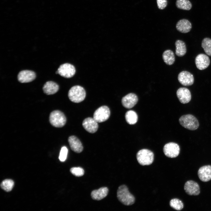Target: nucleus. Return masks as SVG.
<instances>
[{
  "label": "nucleus",
  "instance_id": "obj_8",
  "mask_svg": "<svg viewBox=\"0 0 211 211\" xmlns=\"http://www.w3.org/2000/svg\"><path fill=\"white\" fill-rule=\"evenodd\" d=\"M163 151L165 155L171 158H174L179 155L180 148L178 145L174 142H169L166 144L163 148Z\"/></svg>",
  "mask_w": 211,
  "mask_h": 211
},
{
  "label": "nucleus",
  "instance_id": "obj_15",
  "mask_svg": "<svg viewBox=\"0 0 211 211\" xmlns=\"http://www.w3.org/2000/svg\"><path fill=\"white\" fill-rule=\"evenodd\" d=\"M82 125L85 129L91 133H94L98 128V122L93 118L89 117L85 119L82 122Z\"/></svg>",
  "mask_w": 211,
  "mask_h": 211
},
{
  "label": "nucleus",
  "instance_id": "obj_1",
  "mask_svg": "<svg viewBox=\"0 0 211 211\" xmlns=\"http://www.w3.org/2000/svg\"><path fill=\"white\" fill-rule=\"evenodd\" d=\"M117 197L120 202L126 205H131L135 202L134 196L130 193L125 185L119 187L117 191Z\"/></svg>",
  "mask_w": 211,
  "mask_h": 211
},
{
  "label": "nucleus",
  "instance_id": "obj_20",
  "mask_svg": "<svg viewBox=\"0 0 211 211\" xmlns=\"http://www.w3.org/2000/svg\"><path fill=\"white\" fill-rule=\"evenodd\" d=\"M108 192V190L107 187H102L98 190L93 191L91 193V196L93 200H99L106 197Z\"/></svg>",
  "mask_w": 211,
  "mask_h": 211
},
{
  "label": "nucleus",
  "instance_id": "obj_25",
  "mask_svg": "<svg viewBox=\"0 0 211 211\" xmlns=\"http://www.w3.org/2000/svg\"><path fill=\"white\" fill-rule=\"evenodd\" d=\"M201 45L205 53L211 56V39L208 38H204L202 40Z\"/></svg>",
  "mask_w": 211,
  "mask_h": 211
},
{
  "label": "nucleus",
  "instance_id": "obj_28",
  "mask_svg": "<svg viewBox=\"0 0 211 211\" xmlns=\"http://www.w3.org/2000/svg\"><path fill=\"white\" fill-rule=\"evenodd\" d=\"M70 172L74 175L80 177L83 176L84 174V169L81 167H73L70 169Z\"/></svg>",
  "mask_w": 211,
  "mask_h": 211
},
{
  "label": "nucleus",
  "instance_id": "obj_16",
  "mask_svg": "<svg viewBox=\"0 0 211 211\" xmlns=\"http://www.w3.org/2000/svg\"><path fill=\"white\" fill-rule=\"evenodd\" d=\"M195 62L197 67L200 70L204 69L208 67L210 62L209 57L203 54L198 55L195 58Z\"/></svg>",
  "mask_w": 211,
  "mask_h": 211
},
{
  "label": "nucleus",
  "instance_id": "obj_26",
  "mask_svg": "<svg viewBox=\"0 0 211 211\" xmlns=\"http://www.w3.org/2000/svg\"><path fill=\"white\" fill-rule=\"evenodd\" d=\"M170 206L177 210H181L183 208V203L181 200L177 198L171 199L169 203Z\"/></svg>",
  "mask_w": 211,
  "mask_h": 211
},
{
  "label": "nucleus",
  "instance_id": "obj_22",
  "mask_svg": "<svg viewBox=\"0 0 211 211\" xmlns=\"http://www.w3.org/2000/svg\"><path fill=\"white\" fill-rule=\"evenodd\" d=\"M162 58L164 62L168 65L172 64L175 60L174 53L170 50H166L162 54Z\"/></svg>",
  "mask_w": 211,
  "mask_h": 211
},
{
  "label": "nucleus",
  "instance_id": "obj_11",
  "mask_svg": "<svg viewBox=\"0 0 211 211\" xmlns=\"http://www.w3.org/2000/svg\"><path fill=\"white\" fill-rule=\"evenodd\" d=\"M138 98L135 93H128L123 97L122 99L123 106L127 108H131L133 107L137 103Z\"/></svg>",
  "mask_w": 211,
  "mask_h": 211
},
{
  "label": "nucleus",
  "instance_id": "obj_4",
  "mask_svg": "<svg viewBox=\"0 0 211 211\" xmlns=\"http://www.w3.org/2000/svg\"><path fill=\"white\" fill-rule=\"evenodd\" d=\"M136 158L139 164L141 165H149L153 162L154 154L151 151L143 149L139 151L137 154Z\"/></svg>",
  "mask_w": 211,
  "mask_h": 211
},
{
  "label": "nucleus",
  "instance_id": "obj_17",
  "mask_svg": "<svg viewBox=\"0 0 211 211\" xmlns=\"http://www.w3.org/2000/svg\"><path fill=\"white\" fill-rule=\"evenodd\" d=\"M70 146L72 150L77 153H81L83 147L80 140L76 136H71L68 139Z\"/></svg>",
  "mask_w": 211,
  "mask_h": 211
},
{
  "label": "nucleus",
  "instance_id": "obj_2",
  "mask_svg": "<svg viewBox=\"0 0 211 211\" xmlns=\"http://www.w3.org/2000/svg\"><path fill=\"white\" fill-rule=\"evenodd\" d=\"M179 121L180 125L183 127L191 130H196L199 125L197 119L191 114L182 116L179 118Z\"/></svg>",
  "mask_w": 211,
  "mask_h": 211
},
{
  "label": "nucleus",
  "instance_id": "obj_23",
  "mask_svg": "<svg viewBox=\"0 0 211 211\" xmlns=\"http://www.w3.org/2000/svg\"><path fill=\"white\" fill-rule=\"evenodd\" d=\"M125 117L127 122L130 125L135 124L138 120L137 113L132 110H130L126 112Z\"/></svg>",
  "mask_w": 211,
  "mask_h": 211
},
{
  "label": "nucleus",
  "instance_id": "obj_9",
  "mask_svg": "<svg viewBox=\"0 0 211 211\" xmlns=\"http://www.w3.org/2000/svg\"><path fill=\"white\" fill-rule=\"evenodd\" d=\"M184 188L186 193L190 195H197L200 193L198 184L193 181L189 180L186 182Z\"/></svg>",
  "mask_w": 211,
  "mask_h": 211
},
{
  "label": "nucleus",
  "instance_id": "obj_13",
  "mask_svg": "<svg viewBox=\"0 0 211 211\" xmlns=\"http://www.w3.org/2000/svg\"><path fill=\"white\" fill-rule=\"evenodd\" d=\"M176 95L180 102L183 104L189 102L191 98L190 91L186 88L178 89L176 91Z\"/></svg>",
  "mask_w": 211,
  "mask_h": 211
},
{
  "label": "nucleus",
  "instance_id": "obj_30",
  "mask_svg": "<svg viewBox=\"0 0 211 211\" xmlns=\"http://www.w3.org/2000/svg\"><path fill=\"white\" fill-rule=\"evenodd\" d=\"M156 2L158 7L160 9H164L167 5V0H156Z\"/></svg>",
  "mask_w": 211,
  "mask_h": 211
},
{
  "label": "nucleus",
  "instance_id": "obj_18",
  "mask_svg": "<svg viewBox=\"0 0 211 211\" xmlns=\"http://www.w3.org/2000/svg\"><path fill=\"white\" fill-rule=\"evenodd\" d=\"M192 27L191 23L188 20L182 19L178 21L176 25V29L183 33H186L191 30Z\"/></svg>",
  "mask_w": 211,
  "mask_h": 211
},
{
  "label": "nucleus",
  "instance_id": "obj_6",
  "mask_svg": "<svg viewBox=\"0 0 211 211\" xmlns=\"http://www.w3.org/2000/svg\"><path fill=\"white\" fill-rule=\"evenodd\" d=\"M110 115L109 108L106 106H103L96 110L93 114V118L98 122H101L107 120Z\"/></svg>",
  "mask_w": 211,
  "mask_h": 211
},
{
  "label": "nucleus",
  "instance_id": "obj_19",
  "mask_svg": "<svg viewBox=\"0 0 211 211\" xmlns=\"http://www.w3.org/2000/svg\"><path fill=\"white\" fill-rule=\"evenodd\" d=\"M43 90L47 95H52L56 93L58 90L59 86L56 83L52 81L47 82L43 87Z\"/></svg>",
  "mask_w": 211,
  "mask_h": 211
},
{
  "label": "nucleus",
  "instance_id": "obj_24",
  "mask_svg": "<svg viewBox=\"0 0 211 211\" xmlns=\"http://www.w3.org/2000/svg\"><path fill=\"white\" fill-rule=\"evenodd\" d=\"M176 4L178 8L183 10H189L192 7V4L189 0H176Z\"/></svg>",
  "mask_w": 211,
  "mask_h": 211
},
{
  "label": "nucleus",
  "instance_id": "obj_3",
  "mask_svg": "<svg viewBox=\"0 0 211 211\" xmlns=\"http://www.w3.org/2000/svg\"><path fill=\"white\" fill-rule=\"evenodd\" d=\"M86 95V93L84 89L78 85L72 87L68 93V96L70 100L76 103L83 101L85 98Z\"/></svg>",
  "mask_w": 211,
  "mask_h": 211
},
{
  "label": "nucleus",
  "instance_id": "obj_21",
  "mask_svg": "<svg viewBox=\"0 0 211 211\" xmlns=\"http://www.w3.org/2000/svg\"><path fill=\"white\" fill-rule=\"evenodd\" d=\"M176 47L175 53L179 57L184 56L186 52V48L185 42L181 40H177L175 43Z\"/></svg>",
  "mask_w": 211,
  "mask_h": 211
},
{
  "label": "nucleus",
  "instance_id": "obj_10",
  "mask_svg": "<svg viewBox=\"0 0 211 211\" xmlns=\"http://www.w3.org/2000/svg\"><path fill=\"white\" fill-rule=\"evenodd\" d=\"M178 78L179 82L184 86H191L194 82L193 75L187 71H183L180 72Z\"/></svg>",
  "mask_w": 211,
  "mask_h": 211
},
{
  "label": "nucleus",
  "instance_id": "obj_7",
  "mask_svg": "<svg viewBox=\"0 0 211 211\" xmlns=\"http://www.w3.org/2000/svg\"><path fill=\"white\" fill-rule=\"evenodd\" d=\"M75 72V69L73 65L66 63L60 65L56 73L62 77L69 78L73 76Z\"/></svg>",
  "mask_w": 211,
  "mask_h": 211
},
{
  "label": "nucleus",
  "instance_id": "obj_29",
  "mask_svg": "<svg viewBox=\"0 0 211 211\" xmlns=\"http://www.w3.org/2000/svg\"><path fill=\"white\" fill-rule=\"evenodd\" d=\"M68 150L66 147L64 146L61 149L59 159L61 161H64L66 159L68 153Z\"/></svg>",
  "mask_w": 211,
  "mask_h": 211
},
{
  "label": "nucleus",
  "instance_id": "obj_27",
  "mask_svg": "<svg viewBox=\"0 0 211 211\" xmlns=\"http://www.w3.org/2000/svg\"><path fill=\"white\" fill-rule=\"evenodd\" d=\"M14 185L13 181L11 179H7L4 180L1 183V187L7 192L11 191Z\"/></svg>",
  "mask_w": 211,
  "mask_h": 211
},
{
  "label": "nucleus",
  "instance_id": "obj_14",
  "mask_svg": "<svg viewBox=\"0 0 211 211\" xmlns=\"http://www.w3.org/2000/svg\"><path fill=\"white\" fill-rule=\"evenodd\" d=\"M200 179L202 181L206 182L211 179V166L205 165L200 167L198 172Z\"/></svg>",
  "mask_w": 211,
  "mask_h": 211
},
{
  "label": "nucleus",
  "instance_id": "obj_5",
  "mask_svg": "<svg viewBox=\"0 0 211 211\" xmlns=\"http://www.w3.org/2000/svg\"><path fill=\"white\" fill-rule=\"evenodd\" d=\"M49 120L53 126L56 127H61L65 125L66 119L62 112L59 110H55L50 113Z\"/></svg>",
  "mask_w": 211,
  "mask_h": 211
},
{
  "label": "nucleus",
  "instance_id": "obj_12",
  "mask_svg": "<svg viewBox=\"0 0 211 211\" xmlns=\"http://www.w3.org/2000/svg\"><path fill=\"white\" fill-rule=\"evenodd\" d=\"M36 77L34 72L29 70H23L19 72L18 75V79L21 83L30 82Z\"/></svg>",
  "mask_w": 211,
  "mask_h": 211
}]
</instances>
